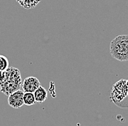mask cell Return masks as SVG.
Segmentation results:
<instances>
[{
    "instance_id": "obj_4",
    "label": "cell",
    "mask_w": 128,
    "mask_h": 126,
    "mask_svg": "<svg viewBox=\"0 0 128 126\" xmlns=\"http://www.w3.org/2000/svg\"><path fill=\"white\" fill-rule=\"evenodd\" d=\"M41 86V83L35 77H28L24 79L22 88L25 93H34V91Z\"/></svg>"
},
{
    "instance_id": "obj_7",
    "label": "cell",
    "mask_w": 128,
    "mask_h": 126,
    "mask_svg": "<svg viewBox=\"0 0 128 126\" xmlns=\"http://www.w3.org/2000/svg\"><path fill=\"white\" fill-rule=\"evenodd\" d=\"M24 103L26 106H32L36 103L34 95L33 93H24Z\"/></svg>"
},
{
    "instance_id": "obj_1",
    "label": "cell",
    "mask_w": 128,
    "mask_h": 126,
    "mask_svg": "<svg viewBox=\"0 0 128 126\" xmlns=\"http://www.w3.org/2000/svg\"><path fill=\"white\" fill-rule=\"evenodd\" d=\"M21 85V77L20 71L13 67L8 68L0 72V89L5 95L12 93L19 90Z\"/></svg>"
},
{
    "instance_id": "obj_2",
    "label": "cell",
    "mask_w": 128,
    "mask_h": 126,
    "mask_svg": "<svg viewBox=\"0 0 128 126\" xmlns=\"http://www.w3.org/2000/svg\"><path fill=\"white\" fill-rule=\"evenodd\" d=\"M110 54L114 59L123 62L128 61V35H119L113 39L109 46Z\"/></svg>"
},
{
    "instance_id": "obj_6",
    "label": "cell",
    "mask_w": 128,
    "mask_h": 126,
    "mask_svg": "<svg viewBox=\"0 0 128 126\" xmlns=\"http://www.w3.org/2000/svg\"><path fill=\"white\" fill-rule=\"evenodd\" d=\"M18 3L26 9H32L34 8L41 0H16Z\"/></svg>"
},
{
    "instance_id": "obj_5",
    "label": "cell",
    "mask_w": 128,
    "mask_h": 126,
    "mask_svg": "<svg viewBox=\"0 0 128 126\" xmlns=\"http://www.w3.org/2000/svg\"><path fill=\"white\" fill-rule=\"evenodd\" d=\"M34 95L36 103H42L44 102L48 98V90L44 87L40 86L38 89H36L34 91Z\"/></svg>"
},
{
    "instance_id": "obj_3",
    "label": "cell",
    "mask_w": 128,
    "mask_h": 126,
    "mask_svg": "<svg viewBox=\"0 0 128 126\" xmlns=\"http://www.w3.org/2000/svg\"><path fill=\"white\" fill-rule=\"evenodd\" d=\"M24 91L20 89L8 95V104L14 109H20L24 105Z\"/></svg>"
},
{
    "instance_id": "obj_8",
    "label": "cell",
    "mask_w": 128,
    "mask_h": 126,
    "mask_svg": "<svg viewBox=\"0 0 128 126\" xmlns=\"http://www.w3.org/2000/svg\"><path fill=\"white\" fill-rule=\"evenodd\" d=\"M8 66H9V62L8 58L4 55H0V72L8 69Z\"/></svg>"
}]
</instances>
